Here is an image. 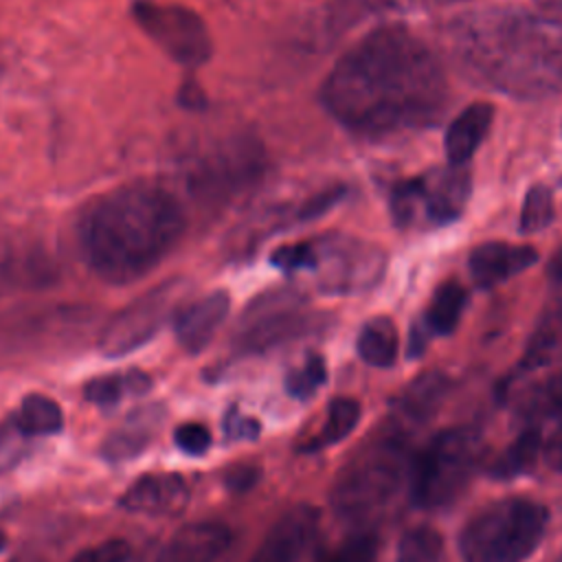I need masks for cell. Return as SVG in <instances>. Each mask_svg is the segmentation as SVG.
Segmentation results:
<instances>
[{
  "label": "cell",
  "mask_w": 562,
  "mask_h": 562,
  "mask_svg": "<svg viewBox=\"0 0 562 562\" xmlns=\"http://www.w3.org/2000/svg\"><path fill=\"white\" fill-rule=\"evenodd\" d=\"M2 277H4V274H2V266H0V281H2Z\"/></svg>",
  "instance_id": "obj_38"
},
{
  "label": "cell",
  "mask_w": 562,
  "mask_h": 562,
  "mask_svg": "<svg viewBox=\"0 0 562 562\" xmlns=\"http://www.w3.org/2000/svg\"><path fill=\"white\" fill-rule=\"evenodd\" d=\"M321 562H375V540L369 533H360Z\"/></svg>",
  "instance_id": "obj_32"
},
{
  "label": "cell",
  "mask_w": 562,
  "mask_h": 562,
  "mask_svg": "<svg viewBox=\"0 0 562 562\" xmlns=\"http://www.w3.org/2000/svg\"><path fill=\"white\" fill-rule=\"evenodd\" d=\"M481 461V439L472 428L439 430L426 448L413 457L408 490L413 503L424 509L452 505L470 485Z\"/></svg>",
  "instance_id": "obj_6"
},
{
  "label": "cell",
  "mask_w": 562,
  "mask_h": 562,
  "mask_svg": "<svg viewBox=\"0 0 562 562\" xmlns=\"http://www.w3.org/2000/svg\"><path fill=\"white\" fill-rule=\"evenodd\" d=\"M547 272H549V277H551L553 281L562 283V246H560V250L553 255V259L549 261Z\"/></svg>",
  "instance_id": "obj_35"
},
{
  "label": "cell",
  "mask_w": 562,
  "mask_h": 562,
  "mask_svg": "<svg viewBox=\"0 0 562 562\" xmlns=\"http://www.w3.org/2000/svg\"><path fill=\"white\" fill-rule=\"evenodd\" d=\"M358 356L378 369H386L397 358V329L389 316H375L364 323L356 342Z\"/></svg>",
  "instance_id": "obj_19"
},
{
  "label": "cell",
  "mask_w": 562,
  "mask_h": 562,
  "mask_svg": "<svg viewBox=\"0 0 562 562\" xmlns=\"http://www.w3.org/2000/svg\"><path fill=\"white\" fill-rule=\"evenodd\" d=\"M130 553H132V549L125 540L112 538L97 547H88V549L79 551L72 558V562H127Z\"/></svg>",
  "instance_id": "obj_31"
},
{
  "label": "cell",
  "mask_w": 562,
  "mask_h": 562,
  "mask_svg": "<svg viewBox=\"0 0 562 562\" xmlns=\"http://www.w3.org/2000/svg\"><path fill=\"white\" fill-rule=\"evenodd\" d=\"M4 544H7V538H4V533H2V531H0V551H2V549H4Z\"/></svg>",
  "instance_id": "obj_37"
},
{
  "label": "cell",
  "mask_w": 562,
  "mask_h": 562,
  "mask_svg": "<svg viewBox=\"0 0 562 562\" xmlns=\"http://www.w3.org/2000/svg\"><path fill=\"white\" fill-rule=\"evenodd\" d=\"M226 430L231 437H237V439H252L257 437L259 432V424L257 419L252 417H241V415H233L228 422H226Z\"/></svg>",
  "instance_id": "obj_33"
},
{
  "label": "cell",
  "mask_w": 562,
  "mask_h": 562,
  "mask_svg": "<svg viewBox=\"0 0 562 562\" xmlns=\"http://www.w3.org/2000/svg\"><path fill=\"white\" fill-rule=\"evenodd\" d=\"M173 441L176 446L191 454V457H200L209 450L211 446V432L204 424H198V422H187V424H180L173 432Z\"/></svg>",
  "instance_id": "obj_30"
},
{
  "label": "cell",
  "mask_w": 562,
  "mask_h": 562,
  "mask_svg": "<svg viewBox=\"0 0 562 562\" xmlns=\"http://www.w3.org/2000/svg\"><path fill=\"white\" fill-rule=\"evenodd\" d=\"M443 551L441 533L428 525H419L400 538L395 562H443Z\"/></svg>",
  "instance_id": "obj_26"
},
{
  "label": "cell",
  "mask_w": 562,
  "mask_h": 562,
  "mask_svg": "<svg viewBox=\"0 0 562 562\" xmlns=\"http://www.w3.org/2000/svg\"><path fill=\"white\" fill-rule=\"evenodd\" d=\"M549 522L542 503L507 496L474 512L459 533L463 562H525L540 544Z\"/></svg>",
  "instance_id": "obj_5"
},
{
  "label": "cell",
  "mask_w": 562,
  "mask_h": 562,
  "mask_svg": "<svg viewBox=\"0 0 562 562\" xmlns=\"http://www.w3.org/2000/svg\"><path fill=\"white\" fill-rule=\"evenodd\" d=\"M494 121V105L487 101H476L459 112L446 130L443 149L448 165L465 167V162L474 156L483 138L487 136Z\"/></svg>",
  "instance_id": "obj_18"
},
{
  "label": "cell",
  "mask_w": 562,
  "mask_h": 562,
  "mask_svg": "<svg viewBox=\"0 0 562 562\" xmlns=\"http://www.w3.org/2000/svg\"><path fill=\"white\" fill-rule=\"evenodd\" d=\"M314 274L323 290L353 292L373 285L382 272V255L349 237H316Z\"/></svg>",
  "instance_id": "obj_11"
},
{
  "label": "cell",
  "mask_w": 562,
  "mask_h": 562,
  "mask_svg": "<svg viewBox=\"0 0 562 562\" xmlns=\"http://www.w3.org/2000/svg\"><path fill=\"white\" fill-rule=\"evenodd\" d=\"M360 402L353 397H334L327 406L323 426L305 441L303 450L305 452H316L323 448H329L345 439L358 424L360 419Z\"/></svg>",
  "instance_id": "obj_20"
},
{
  "label": "cell",
  "mask_w": 562,
  "mask_h": 562,
  "mask_svg": "<svg viewBox=\"0 0 562 562\" xmlns=\"http://www.w3.org/2000/svg\"><path fill=\"white\" fill-rule=\"evenodd\" d=\"M321 101L349 132L378 138L437 123L448 83L424 40L402 24H386L336 61L321 86Z\"/></svg>",
  "instance_id": "obj_1"
},
{
  "label": "cell",
  "mask_w": 562,
  "mask_h": 562,
  "mask_svg": "<svg viewBox=\"0 0 562 562\" xmlns=\"http://www.w3.org/2000/svg\"><path fill=\"white\" fill-rule=\"evenodd\" d=\"M465 301H468V292L457 279L443 281L435 290V294L430 299V305H428V312H426L428 331L439 334V336H446V334L454 331V327L459 325V318L463 314Z\"/></svg>",
  "instance_id": "obj_21"
},
{
  "label": "cell",
  "mask_w": 562,
  "mask_h": 562,
  "mask_svg": "<svg viewBox=\"0 0 562 562\" xmlns=\"http://www.w3.org/2000/svg\"><path fill=\"white\" fill-rule=\"evenodd\" d=\"M321 514L316 507L288 509L266 533L250 562H301L318 538Z\"/></svg>",
  "instance_id": "obj_12"
},
{
  "label": "cell",
  "mask_w": 562,
  "mask_h": 562,
  "mask_svg": "<svg viewBox=\"0 0 562 562\" xmlns=\"http://www.w3.org/2000/svg\"><path fill=\"white\" fill-rule=\"evenodd\" d=\"M553 195L549 191V187L544 184H533L522 202L520 209V233L529 235V233H538L542 228H547L553 222Z\"/></svg>",
  "instance_id": "obj_27"
},
{
  "label": "cell",
  "mask_w": 562,
  "mask_h": 562,
  "mask_svg": "<svg viewBox=\"0 0 562 562\" xmlns=\"http://www.w3.org/2000/svg\"><path fill=\"white\" fill-rule=\"evenodd\" d=\"M184 228L178 195L160 182L138 180L88 202L77 222V244L99 279L132 283L162 263Z\"/></svg>",
  "instance_id": "obj_3"
},
{
  "label": "cell",
  "mask_w": 562,
  "mask_h": 562,
  "mask_svg": "<svg viewBox=\"0 0 562 562\" xmlns=\"http://www.w3.org/2000/svg\"><path fill=\"white\" fill-rule=\"evenodd\" d=\"M149 389V375L143 371H125V373H110V375H99L92 378L86 389L83 395L86 400H90L92 404L99 406H110L116 404L121 397L134 393H145Z\"/></svg>",
  "instance_id": "obj_23"
},
{
  "label": "cell",
  "mask_w": 562,
  "mask_h": 562,
  "mask_svg": "<svg viewBox=\"0 0 562 562\" xmlns=\"http://www.w3.org/2000/svg\"><path fill=\"white\" fill-rule=\"evenodd\" d=\"M61 424L64 415L59 404L42 393L26 395L15 417V426L22 435H50L57 432Z\"/></svg>",
  "instance_id": "obj_24"
},
{
  "label": "cell",
  "mask_w": 562,
  "mask_h": 562,
  "mask_svg": "<svg viewBox=\"0 0 562 562\" xmlns=\"http://www.w3.org/2000/svg\"><path fill=\"white\" fill-rule=\"evenodd\" d=\"M327 380V367L325 360L318 353H312L305 358V362L296 369H292L285 375V389L296 400L312 397L321 384Z\"/></svg>",
  "instance_id": "obj_28"
},
{
  "label": "cell",
  "mask_w": 562,
  "mask_h": 562,
  "mask_svg": "<svg viewBox=\"0 0 562 562\" xmlns=\"http://www.w3.org/2000/svg\"><path fill=\"white\" fill-rule=\"evenodd\" d=\"M261 169V149L248 138H237L204 154L189 173V187L198 198L220 202L250 187Z\"/></svg>",
  "instance_id": "obj_9"
},
{
  "label": "cell",
  "mask_w": 562,
  "mask_h": 562,
  "mask_svg": "<svg viewBox=\"0 0 562 562\" xmlns=\"http://www.w3.org/2000/svg\"><path fill=\"white\" fill-rule=\"evenodd\" d=\"M426 4H454V2H468V0H419Z\"/></svg>",
  "instance_id": "obj_36"
},
{
  "label": "cell",
  "mask_w": 562,
  "mask_h": 562,
  "mask_svg": "<svg viewBox=\"0 0 562 562\" xmlns=\"http://www.w3.org/2000/svg\"><path fill=\"white\" fill-rule=\"evenodd\" d=\"M450 53L476 83L514 99L562 90V22L544 11L492 7L448 24Z\"/></svg>",
  "instance_id": "obj_2"
},
{
  "label": "cell",
  "mask_w": 562,
  "mask_h": 562,
  "mask_svg": "<svg viewBox=\"0 0 562 562\" xmlns=\"http://www.w3.org/2000/svg\"><path fill=\"white\" fill-rule=\"evenodd\" d=\"M228 310H231V296L224 290H215L211 294H204L191 301L176 314L173 327H176L178 342L191 353L202 351L213 340L222 323L226 321Z\"/></svg>",
  "instance_id": "obj_16"
},
{
  "label": "cell",
  "mask_w": 562,
  "mask_h": 562,
  "mask_svg": "<svg viewBox=\"0 0 562 562\" xmlns=\"http://www.w3.org/2000/svg\"><path fill=\"white\" fill-rule=\"evenodd\" d=\"M542 443H544V439H542L540 428L522 430L516 437V441L512 446H507V450L496 459V463L492 465V472L496 476H516V474L529 470L536 463V459L542 450Z\"/></svg>",
  "instance_id": "obj_25"
},
{
  "label": "cell",
  "mask_w": 562,
  "mask_h": 562,
  "mask_svg": "<svg viewBox=\"0 0 562 562\" xmlns=\"http://www.w3.org/2000/svg\"><path fill=\"white\" fill-rule=\"evenodd\" d=\"M470 195V173L465 167L448 165L397 182L391 189V213L395 224H413L422 213L430 224L457 220Z\"/></svg>",
  "instance_id": "obj_7"
},
{
  "label": "cell",
  "mask_w": 562,
  "mask_h": 562,
  "mask_svg": "<svg viewBox=\"0 0 562 562\" xmlns=\"http://www.w3.org/2000/svg\"><path fill=\"white\" fill-rule=\"evenodd\" d=\"M538 259V250L527 244L483 241L470 252V274L481 288H492L527 270Z\"/></svg>",
  "instance_id": "obj_15"
},
{
  "label": "cell",
  "mask_w": 562,
  "mask_h": 562,
  "mask_svg": "<svg viewBox=\"0 0 562 562\" xmlns=\"http://www.w3.org/2000/svg\"><path fill=\"white\" fill-rule=\"evenodd\" d=\"M147 441H149V432L136 422H132L130 426L119 428L103 441V454L112 461L132 459L147 446Z\"/></svg>",
  "instance_id": "obj_29"
},
{
  "label": "cell",
  "mask_w": 562,
  "mask_h": 562,
  "mask_svg": "<svg viewBox=\"0 0 562 562\" xmlns=\"http://www.w3.org/2000/svg\"><path fill=\"white\" fill-rule=\"evenodd\" d=\"M121 507L143 516H176L189 503V485L180 474H145L121 496Z\"/></svg>",
  "instance_id": "obj_14"
},
{
  "label": "cell",
  "mask_w": 562,
  "mask_h": 562,
  "mask_svg": "<svg viewBox=\"0 0 562 562\" xmlns=\"http://www.w3.org/2000/svg\"><path fill=\"white\" fill-rule=\"evenodd\" d=\"M536 4L540 7V11L562 22V0H536Z\"/></svg>",
  "instance_id": "obj_34"
},
{
  "label": "cell",
  "mask_w": 562,
  "mask_h": 562,
  "mask_svg": "<svg viewBox=\"0 0 562 562\" xmlns=\"http://www.w3.org/2000/svg\"><path fill=\"white\" fill-rule=\"evenodd\" d=\"M165 290L143 296L125 312H121L103 331L101 349L108 356H121L132 351L134 347L143 345L160 325L165 314Z\"/></svg>",
  "instance_id": "obj_13"
},
{
  "label": "cell",
  "mask_w": 562,
  "mask_h": 562,
  "mask_svg": "<svg viewBox=\"0 0 562 562\" xmlns=\"http://www.w3.org/2000/svg\"><path fill=\"white\" fill-rule=\"evenodd\" d=\"M231 544V529L222 522H193L176 531L156 562H215Z\"/></svg>",
  "instance_id": "obj_17"
},
{
  "label": "cell",
  "mask_w": 562,
  "mask_h": 562,
  "mask_svg": "<svg viewBox=\"0 0 562 562\" xmlns=\"http://www.w3.org/2000/svg\"><path fill=\"white\" fill-rule=\"evenodd\" d=\"M413 454L397 435H380L358 448L331 487L334 514L351 525L380 518L408 487Z\"/></svg>",
  "instance_id": "obj_4"
},
{
  "label": "cell",
  "mask_w": 562,
  "mask_h": 562,
  "mask_svg": "<svg viewBox=\"0 0 562 562\" xmlns=\"http://www.w3.org/2000/svg\"><path fill=\"white\" fill-rule=\"evenodd\" d=\"M314 327V316L303 310L294 292H270L259 296L244 314L237 334L241 351H263L285 340L299 338Z\"/></svg>",
  "instance_id": "obj_10"
},
{
  "label": "cell",
  "mask_w": 562,
  "mask_h": 562,
  "mask_svg": "<svg viewBox=\"0 0 562 562\" xmlns=\"http://www.w3.org/2000/svg\"><path fill=\"white\" fill-rule=\"evenodd\" d=\"M132 13L145 35L173 61L182 66H202L211 57V33L193 9L156 0H136Z\"/></svg>",
  "instance_id": "obj_8"
},
{
  "label": "cell",
  "mask_w": 562,
  "mask_h": 562,
  "mask_svg": "<svg viewBox=\"0 0 562 562\" xmlns=\"http://www.w3.org/2000/svg\"><path fill=\"white\" fill-rule=\"evenodd\" d=\"M446 389H448V380L443 373L439 371L424 373L408 384V389L400 397L397 408L413 419H424L437 411V406L446 395Z\"/></svg>",
  "instance_id": "obj_22"
}]
</instances>
